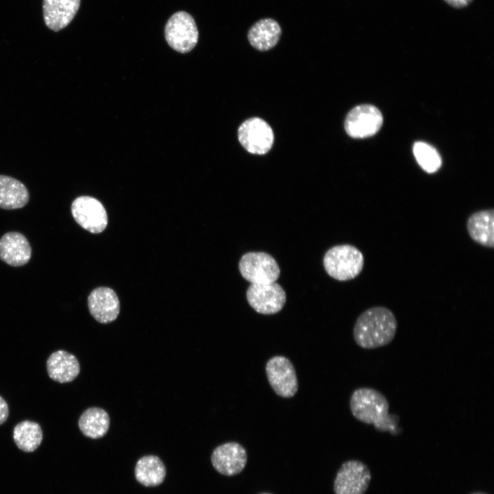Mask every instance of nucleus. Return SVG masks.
<instances>
[{"label": "nucleus", "instance_id": "nucleus-1", "mask_svg": "<svg viewBox=\"0 0 494 494\" xmlns=\"http://www.w3.org/2000/svg\"><path fill=\"white\" fill-rule=\"evenodd\" d=\"M349 405L352 414L359 421L373 425L379 432H389L393 435L399 432V417L389 414L388 401L379 390L369 387L355 389Z\"/></svg>", "mask_w": 494, "mask_h": 494}, {"label": "nucleus", "instance_id": "nucleus-2", "mask_svg": "<svg viewBox=\"0 0 494 494\" xmlns=\"http://www.w3.org/2000/svg\"><path fill=\"white\" fill-rule=\"evenodd\" d=\"M397 320L391 310L383 306L370 307L357 318L353 327L355 343L365 349L380 348L395 337Z\"/></svg>", "mask_w": 494, "mask_h": 494}, {"label": "nucleus", "instance_id": "nucleus-3", "mask_svg": "<svg viewBox=\"0 0 494 494\" xmlns=\"http://www.w3.org/2000/svg\"><path fill=\"white\" fill-rule=\"evenodd\" d=\"M364 261L362 252L351 244L335 246L329 249L323 257L327 273L340 281L357 277L363 269Z\"/></svg>", "mask_w": 494, "mask_h": 494}, {"label": "nucleus", "instance_id": "nucleus-4", "mask_svg": "<svg viewBox=\"0 0 494 494\" xmlns=\"http://www.w3.org/2000/svg\"><path fill=\"white\" fill-rule=\"evenodd\" d=\"M165 36L168 45L180 53L191 51L198 40V30L194 19L189 13L179 11L167 21Z\"/></svg>", "mask_w": 494, "mask_h": 494}, {"label": "nucleus", "instance_id": "nucleus-5", "mask_svg": "<svg viewBox=\"0 0 494 494\" xmlns=\"http://www.w3.org/2000/svg\"><path fill=\"white\" fill-rule=\"evenodd\" d=\"M239 270L246 281L253 284L275 282L280 268L274 258L264 252H249L239 262Z\"/></svg>", "mask_w": 494, "mask_h": 494}, {"label": "nucleus", "instance_id": "nucleus-6", "mask_svg": "<svg viewBox=\"0 0 494 494\" xmlns=\"http://www.w3.org/2000/svg\"><path fill=\"white\" fill-rule=\"evenodd\" d=\"M238 140L243 148L254 154H264L274 143V132L270 125L259 117L244 121L239 127Z\"/></svg>", "mask_w": 494, "mask_h": 494}, {"label": "nucleus", "instance_id": "nucleus-7", "mask_svg": "<svg viewBox=\"0 0 494 494\" xmlns=\"http://www.w3.org/2000/svg\"><path fill=\"white\" fill-rule=\"evenodd\" d=\"M266 374L268 381L279 397L290 398L298 391V384L295 368L285 356L276 355L267 362Z\"/></svg>", "mask_w": 494, "mask_h": 494}, {"label": "nucleus", "instance_id": "nucleus-8", "mask_svg": "<svg viewBox=\"0 0 494 494\" xmlns=\"http://www.w3.org/2000/svg\"><path fill=\"white\" fill-rule=\"evenodd\" d=\"M371 480L368 467L359 460H348L338 470L333 484L335 494H365Z\"/></svg>", "mask_w": 494, "mask_h": 494}, {"label": "nucleus", "instance_id": "nucleus-9", "mask_svg": "<svg viewBox=\"0 0 494 494\" xmlns=\"http://www.w3.org/2000/svg\"><path fill=\"white\" fill-rule=\"evenodd\" d=\"M246 298L249 305L257 313L270 315L280 311L285 304L286 294L283 287L276 282L253 284L248 287Z\"/></svg>", "mask_w": 494, "mask_h": 494}, {"label": "nucleus", "instance_id": "nucleus-10", "mask_svg": "<svg viewBox=\"0 0 494 494\" xmlns=\"http://www.w3.org/2000/svg\"><path fill=\"white\" fill-rule=\"evenodd\" d=\"M383 117L378 108L370 104L359 105L347 114L344 128L353 138H366L374 135L380 129Z\"/></svg>", "mask_w": 494, "mask_h": 494}, {"label": "nucleus", "instance_id": "nucleus-11", "mask_svg": "<svg viewBox=\"0 0 494 494\" xmlns=\"http://www.w3.org/2000/svg\"><path fill=\"white\" fill-rule=\"evenodd\" d=\"M71 213L75 222L92 233H99L107 226L108 217L104 207L95 198L78 197L71 204Z\"/></svg>", "mask_w": 494, "mask_h": 494}, {"label": "nucleus", "instance_id": "nucleus-12", "mask_svg": "<svg viewBox=\"0 0 494 494\" xmlns=\"http://www.w3.org/2000/svg\"><path fill=\"white\" fill-rule=\"evenodd\" d=\"M211 463L220 473L232 476L242 471L247 462L245 448L238 443L229 442L217 446L212 452Z\"/></svg>", "mask_w": 494, "mask_h": 494}, {"label": "nucleus", "instance_id": "nucleus-13", "mask_svg": "<svg viewBox=\"0 0 494 494\" xmlns=\"http://www.w3.org/2000/svg\"><path fill=\"white\" fill-rule=\"evenodd\" d=\"M88 307L91 316L100 323L114 321L120 311L119 298L112 289L99 287L93 290L88 297Z\"/></svg>", "mask_w": 494, "mask_h": 494}, {"label": "nucleus", "instance_id": "nucleus-14", "mask_svg": "<svg viewBox=\"0 0 494 494\" xmlns=\"http://www.w3.org/2000/svg\"><path fill=\"white\" fill-rule=\"evenodd\" d=\"M80 0H43V17L46 25L54 32L66 27L73 19Z\"/></svg>", "mask_w": 494, "mask_h": 494}, {"label": "nucleus", "instance_id": "nucleus-15", "mask_svg": "<svg viewBox=\"0 0 494 494\" xmlns=\"http://www.w3.org/2000/svg\"><path fill=\"white\" fill-rule=\"evenodd\" d=\"M32 249L26 237L20 233L10 232L0 239V259L11 266H21L30 259Z\"/></svg>", "mask_w": 494, "mask_h": 494}, {"label": "nucleus", "instance_id": "nucleus-16", "mask_svg": "<svg viewBox=\"0 0 494 494\" xmlns=\"http://www.w3.org/2000/svg\"><path fill=\"white\" fill-rule=\"evenodd\" d=\"M282 34L279 23L272 18L261 19L248 30L247 38L250 45L260 51L274 48L279 43Z\"/></svg>", "mask_w": 494, "mask_h": 494}, {"label": "nucleus", "instance_id": "nucleus-17", "mask_svg": "<svg viewBox=\"0 0 494 494\" xmlns=\"http://www.w3.org/2000/svg\"><path fill=\"white\" fill-rule=\"evenodd\" d=\"M47 370L49 377L59 383L73 381L79 375L80 366L72 354L59 350L50 355L47 361Z\"/></svg>", "mask_w": 494, "mask_h": 494}, {"label": "nucleus", "instance_id": "nucleus-18", "mask_svg": "<svg viewBox=\"0 0 494 494\" xmlns=\"http://www.w3.org/2000/svg\"><path fill=\"white\" fill-rule=\"evenodd\" d=\"M467 229L470 237L481 246L494 247V211L481 210L472 213L467 220Z\"/></svg>", "mask_w": 494, "mask_h": 494}, {"label": "nucleus", "instance_id": "nucleus-19", "mask_svg": "<svg viewBox=\"0 0 494 494\" xmlns=\"http://www.w3.org/2000/svg\"><path fill=\"white\" fill-rule=\"evenodd\" d=\"M166 475V469L161 459L155 455H147L140 458L134 467V476L141 484L156 486L163 483Z\"/></svg>", "mask_w": 494, "mask_h": 494}, {"label": "nucleus", "instance_id": "nucleus-20", "mask_svg": "<svg viewBox=\"0 0 494 494\" xmlns=\"http://www.w3.org/2000/svg\"><path fill=\"white\" fill-rule=\"evenodd\" d=\"M28 200V191L21 181L8 176L0 175V208H22Z\"/></svg>", "mask_w": 494, "mask_h": 494}, {"label": "nucleus", "instance_id": "nucleus-21", "mask_svg": "<svg viewBox=\"0 0 494 494\" xmlns=\"http://www.w3.org/2000/svg\"><path fill=\"white\" fill-rule=\"evenodd\" d=\"M78 426L85 436L98 439L104 436L108 431L110 418L104 409L97 407L89 408L81 414Z\"/></svg>", "mask_w": 494, "mask_h": 494}, {"label": "nucleus", "instance_id": "nucleus-22", "mask_svg": "<svg viewBox=\"0 0 494 494\" xmlns=\"http://www.w3.org/2000/svg\"><path fill=\"white\" fill-rule=\"evenodd\" d=\"M43 431L40 425L31 421L19 423L13 430V439L16 446L25 452H32L43 440Z\"/></svg>", "mask_w": 494, "mask_h": 494}, {"label": "nucleus", "instance_id": "nucleus-23", "mask_svg": "<svg viewBox=\"0 0 494 494\" xmlns=\"http://www.w3.org/2000/svg\"><path fill=\"white\" fill-rule=\"evenodd\" d=\"M413 153L420 167L427 173H434L441 166L442 160L439 153L428 143L416 142L413 146Z\"/></svg>", "mask_w": 494, "mask_h": 494}, {"label": "nucleus", "instance_id": "nucleus-24", "mask_svg": "<svg viewBox=\"0 0 494 494\" xmlns=\"http://www.w3.org/2000/svg\"><path fill=\"white\" fill-rule=\"evenodd\" d=\"M9 415V408L5 399L0 396V425L5 422Z\"/></svg>", "mask_w": 494, "mask_h": 494}, {"label": "nucleus", "instance_id": "nucleus-25", "mask_svg": "<svg viewBox=\"0 0 494 494\" xmlns=\"http://www.w3.org/2000/svg\"><path fill=\"white\" fill-rule=\"evenodd\" d=\"M449 5L456 8L467 6L473 0H445Z\"/></svg>", "mask_w": 494, "mask_h": 494}, {"label": "nucleus", "instance_id": "nucleus-26", "mask_svg": "<svg viewBox=\"0 0 494 494\" xmlns=\"http://www.w3.org/2000/svg\"><path fill=\"white\" fill-rule=\"evenodd\" d=\"M473 494H484V493H473Z\"/></svg>", "mask_w": 494, "mask_h": 494}, {"label": "nucleus", "instance_id": "nucleus-27", "mask_svg": "<svg viewBox=\"0 0 494 494\" xmlns=\"http://www.w3.org/2000/svg\"><path fill=\"white\" fill-rule=\"evenodd\" d=\"M262 494H268V493H262Z\"/></svg>", "mask_w": 494, "mask_h": 494}]
</instances>
